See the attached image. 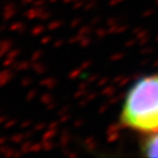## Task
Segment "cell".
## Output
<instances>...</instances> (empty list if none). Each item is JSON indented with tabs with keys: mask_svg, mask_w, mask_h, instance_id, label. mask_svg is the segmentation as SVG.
Returning a JSON list of instances; mask_svg holds the SVG:
<instances>
[{
	"mask_svg": "<svg viewBox=\"0 0 158 158\" xmlns=\"http://www.w3.org/2000/svg\"><path fill=\"white\" fill-rule=\"evenodd\" d=\"M142 152L147 157H158V131L147 136L142 144Z\"/></svg>",
	"mask_w": 158,
	"mask_h": 158,
	"instance_id": "7a4b0ae2",
	"label": "cell"
},
{
	"mask_svg": "<svg viewBox=\"0 0 158 158\" xmlns=\"http://www.w3.org/2000/svg\"><path fill=\"white\" fill-rule=\"evenodd\" d=\"M123 128L143 135L158 131V74L141 77L130 87L119 114Z\"/></svg>",
	"mask_w": 158,
	"mask_h": 158,
	"instance_id": "6da1fadb",
	"label": "cell"
}]
</instances>
